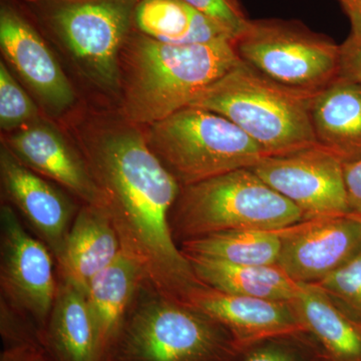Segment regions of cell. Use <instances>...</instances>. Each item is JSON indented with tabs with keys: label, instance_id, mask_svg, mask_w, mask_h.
Segmentation results:
<instances>
[{
	"label": "cell",
	"instance_id": "ac0fdd59",
	"mask_svg": "<svg viewBox=\"0 0 361 361\" xmlns=\"http://www.w3.org/2000/svg\"><path fill=\"white\" fill-rule=\"evenodd\" d=\"M47 361H99L96 327L87 296L61 279L47 327L40 336Z\"/></svg>",
	"mask_w": 361,
	"mask_h": 361
},
{
	"label": "cell",
	"instance_id": "8992f818",
	"mask_svg": "<svg viewBox=\"0 0 361 361\" xmlns=\"http://www.w3.org/2000/svg\"><path fill=\"white\" fill-rule=\"evenodd\" d=\"M303 222L291 202L251 168L180 187L170 223L176 243L229 230L287 229Z\"/></svg>",
	"mask_w": 361,
	"mask_h": 361
},
{
	"label": "cell",
	"instance_id": "603a6c76",
	"mask_svg": "<svg viewBox=\"0 0 361 361\" xmlns=\"http://www.w3.org/2000/svg\"><path fill=\"white\" fill-rule=\"evenodd\" d=\"M282 232L275 230H229L182 242L184 255L215 259L237 265H277Z\"/></svg>",
	"mask_w": 361,
	"mask_h": 361
},
{
	"label": "cell",
	"instance_id": "e0dca14e",
	"mask_svg": "<svg viewBox=\"0 0 361 361\" xmlns=\"http://www.w3.org/2000/svg\"><path fill=\"white\" fill-rule=\"evenodd\" d=\"M290 304L322 361H361V323L317 285L299 284Z\"/></svg>",
	"mask_w": 361,
	"mask_h": 361
},
{
	"label": "cell",
	"instance_id": "6da1fadb",
	"mask_svg": "<svg viewBox=\"0 0 361 361\" xmlns=\"http://www.w3.org/2000/svg\"><path fill=\"white\" fill-rule=\"evenodd\" d=\"M66 127L103 194V211L122 250L144 272V284L187 305L192 292L205 284L171 229L180 185L149 148L144 127L120 111L80 114L71 116Z\"/></svg>",
	"mask_w": 361,
	"mask_h": 361
},
{
	"label": "cell",
	"instance_id": "4316f807",
	"mask_svg": "<svg viewBox=\"0 0 361 361\" xmlns=\"http://www.w3.org/2000/svg\"><path fill=\"white\" fill-rule=\"evenodd\" d=\"M189 6L224 28L236 39L248 26L251 20L238 0H184Z\"/></svg>",
	"mask_w": 361,
	"mask_h": 361
},
{
	"label": "cell",
	"instance_id": "3957f363",
	"mask_svg": "<svg viewBox=\"0 0 361 361\" xmlns=\"http://www.w3.org/2000/svg\"><path fill=\"white\" fill-rule=\"evenodd\" d=\"M92 89L118 99L121 52L140 0H13Z\"/></svg>",
	"mask_w": 361,
	"mask_h": 361
},
{
	"label": "cell",
	"instance_id": "f546056e",
	"mask_svg": "<svg viewBox=\"0 0 361 361\" xmlns=\"http://www.w3.org/2000/svg\"><path fill=\"white\" fill-rule=\"evenodd\" d=\"M0 361H47V355L40 344L26 342L4 346Z\"/></svg>",
	"mask_w": 361,
	"mask_h": 361
},
{
	"label": "cell",
	"instance_id": "44dd1931",
	"mask_svg": "<svg viewBox=\"0 0 361 361\" xmlns=\"http://www.w3.org/2000/svg\"><path fill=\"white\" fill-rule=\"evenodd\" d=\"M134 30L164 44L187 45L235 40L184 0H140L135 6Z\"/></svg>",
	"mask_w": 361,
	"mask_h": 361
},
{
	"label": "cell",
	"instance_id": "d6986e66",
	"mask_svg": "<svg viewBox=\"0 0 361 361\" xmlns=\"http://www.w3.org/2000/svg\"><path fill=\"white\" fill-rule=\"evenodd\" d=\"M142 283V268L123 251L90 281L85 296L96 327L99 361L118 336Z\"/></svg>",
	"mask_w": 361,
	"mask_h": 361
},
{
	"label": "cell",
	"instance_id": "277c9868",
	"mask_svg": "<svg viewBox=\"0 0 361 361\" xmlns=\"http://www.w3.org/2000/svg\"><path fill=\"white\" fill-rule=\"evenodd\" d=\"M316 92L279 84L240 59L190 106L225 116L266 156H283L318 145L311 118Z\"/></svg>",
	"mask_w": 361,
	"mask_h": 361
},
{
	"label": "cell",
	"instance_id": "30bf717a",
	"mask_svg": "<svg viewBox=\"0 0 361 361\" xmlns=\"http://www.w3.org/2000/svg\"><path fill=\"white\" fill-rule=\"evenodd\" d=\"M251 169L268 186L296 206L303 221L350 213L343 161L322 145L288 155L266 157Z\"/></svg>",
	"mask_w": 361,
	"mask_h": 361
},
{
	"label": "cell",
	"instance_id": "8fae6325",
	"mask_svg": "<svg viewBox=\"0 0 361 361\" xmlns=\"http://www.w3.org/2000/svg\"><path fill=\"white\" fill-rule=\"evenodd\" d=\"M0 49L47 116H66L75 108V87L47 40L13 0L0 2Z\"/></svg>",
	"mask_w": 361,
	"mask_h": 361
},
{
	"label": "cell",
	"instance_id": "1f68e13d",
	"mask_svg": "<svg viewBox=\"0 0 361 361\" xmlns=\"http://www.w3.org/2000/svg\"></svg>",
	"mask_w": 361,
	"mask_h": 361
},
{
	"label": "cell",
	"instance_id": "ffe728a7",
	"mask_svg": "<svg viewBox=\"0 0 361 361\" xmlns=\"http://www.w3.org/2000/svg\"><path fill=\"white\" fill-rule=\"evenodd\" d=\"M316 140L342 161L361 159V84L337 78L311 106Z\"/></svg>",
	"mask_w": 361,
	"mask_h": 361
},
{
	"label": "cell",
	"instance_id": "7a4b0ae2",
	"mask_svg": "<svg viewBox=\"0 0 361 361\" xmlns=\"http://www.w3.org/2000/svg\"><path fill=\"white\" fill-rule=\"evenodd\" d=\"M240 61L234 40L164 44L133 30L121 52L120 113L147 127L189 106Z\"/></svg>",
	"mask_w": 361,
	"mask_h": 361
},
{
	"label": "cell",
	"instance_id": "484cf974",
	"mask_svg": "<svg viewBox=\"0 0 361 361\" xmlns=\"http://www.w3.org/2000/svg\"><path fill=\"white\" fill-rule=\"evenodd\" d=\"M237 361H322L319 351L306 334L274 337L248 346Z\"/></svg>",
	"mask_w": 361,
	"mask_h": 361
},
{
	"label": "cell",
	"instance_id": "ba28073f",
	"mask_svg": "<svg viewBox=\"0 0 361 361\" xmlns=\"http://www.w3.org/2000/svg\"><path fill=\"white\" fill-rule=\"evenodd\" d=\"M243 63L293 89L318 92L338 78L341 47L295 20H250L234 40Z\"/></svg>",
	"mask_w": 361,
	"mask_h": 361
},
{
	"label": "cell",
	"instance_id": "9c48e42d",
	"mask_svg": "<svg viewBox=\"0 0 361 361\" xmlns=\"http://www.w3.org/2000/svg\"><path fill=\"white\" fill-rule=\"evenodd\" d=\"M0 231L1 303L39 330L40 341L59 291L51 251L26 231L6 202L0 209Z\"/></svg>",
	"mask_w": 361,
	"mask_h": 361
},
{
	"label": "cell",
	"instance_id": "2e32d148",
	"mask_svg": "<svg viewBox=\"0 0 361 361\" xmlns=\"http://www.w3.org/2000/svg\"><path fill=\"white\" fill-rule=\"evenodd\" d=\"M120 239L101 209L84 205L78 210L56 262L61 279L87 293V287L122 252Z\"/></svg>",
	"mask_w": 361,
	"mask_h": 361
},
{
	"label": "cell",
	"instance_id": "4fadbf2b",
	"mask_svg": "<svg viewBox=\"0 0 361 361\" xmlns=\"http://www.w3.org/2000/svg\"><path fill=\"white\" fill-rule=\"evenodd\" d=\"M1 144L26 167L61 185L84 205L104 210L103 194L70 135L44 116L20 130L2 134Z\"/></svg>",
	"mask_w": 361,
	"mask_h": 361
},
{
	"label": "cell",
	"instance_id": "52a82bcc",
	"mask_svg": "<svg viewBox=\"0 0 361 361\" xmlns=\"http://www.w3.org/2000/svg\"><path fill=\"white\" fill-rule=\"evenodd\" d=\"M144 130L149 148L180 187L255 167L267 157L231 121L198 106H186Z\"/></svg>",
	"mask_w": 361,
	"mask_h": 361
},
{
	"label": "cell",
	"instance_id": "d4e9b609",
	"mask_svg": "<svg viewBox=\"0 0 361 361\" xmlns=\"http://www.w3.org/2000/svg\"><path fill=\"white\" fill-rule=\"evenodd\" d=\"M315 285L353 319L361 323V249L348 262Z\"/></svg>",
	"mask_w": 361,
	"mask_h": 361
},
{
	"label": "cell",
	"instance_id": "9a60e30c",
	"mask_svg": "<svg viewBox=\"0 0 361 361\" xmlns=\"http://www.w3.org/2000/svg\"><path fill=\"white\" fill-rule=\"evenodd\" d=\"M187 305L221 323L242 349L274 337L306 334L290 302L235 295L205 284L192 292Z\"/></svg>",
	"mask_w": 361,
	"mask_h": 361
},
{
	"label": "cell",
	"instance_id": "5b68a950",
	"mask_svg": "<svg viewBox=\"0 0 361 361\" xmlns=\"http://www.w3.org/2000/svg\"><path fill=\"white\" fill-rule=\"evenodd\" d=\"M242 351L221 323L142 283L103 361H237Z\"/></svg>",
	"mask_w": 361,
	"mask_h": 361
},
{
	"label": "cell",
	"instance_id": "83f0119b",
	"mask_svg": "<svg viewBox=\"0 0 361 361\" xmlns=\"http://www.w3.org/2000/svg\"><path fill=\"white\" fill-rule=\"evenodd\" d=\"M341 47L338 78L361 84V39H348Z\"/></svg>",
	"mask_w": 361,
	"mask_h": 361
},
{
	"label": "cell",
	"instance_id": "4dcf8cb0",
	"mask_svg": "<svg viewBox=\"0 0 361 361\" xmlns=\"http://www.w3.org/2000/svg\"><path fill=\"white\" fill-rule=\"evenodd\" d=\"M350 21L351 32L348 39H361V0H339Z\"/></svg>",
	"mask_w": 361,
	"mask_h": 361
},
{
	"label": "cell",
	"instance_id": "f1b7e54d",
	"mask_svg": "<svg viewBox=\"0 0 361 361\" xmlns=\"http://www.w3.org/2000/svg\"><path fill=\"white\" fill-rule=\"evenodd\" d=\"M343 173L349 210L361 217V159L344 161Z\"/></svg>",
	"mask_w": 361,
	"mask_h": 361
},
{
	"label": "cell",
	"instance_id": "5bb4252c",
	"mask_svg": "<svg viewBox=\"0 0 361 361\" xmlns=\"http://www.w3.org/2000/svg\"><path fill=\"white\" fill-rule=\"evenodd\" d=\"M0 179L6 200L20 211L58 260L75 220L73 202L58 187L23 165L2 144Z\"/></svg>",
	"mask_w": 361,
	"mask_h": 361
},
{
	"label": "cell",
	"instance_id": "7c38bea8",
	"mask_svg": "<svg viewBox=\"0 0 361 361\" xmlns=\"http://www.w3.org/2000/svg\"><path fill=\"white\" fill-rule=\"evenodd\" d=\"M361 249V217L353 213L303 221L284 229L277 265L299 284L318 283Z\"/></svg>",
	"mask_w": 361,
	"mask_h": 361
},
{
	"label": "cell",
	"instance_id": "7402d4cb",
	"mask_svg": "<svg viewBox=\"0 0 361 361\" xmlns=\"http://www.w3.org/2000/svg\"><path fill=\"white\" fill-rule=\"evenodd\" d=\"M186 257L204 284L226 293L291 302L299 290V284L278 265H237L215 259Z\"/></svg>",
	"mask_w": 361,
	"mask_h": 361
},
{
	"label": "cell",
	"instance_id": "cb8c5ba5",
	"mask_svg": "<svg viewBox=\"0 0 361 361\" xmlns=\"http://www.w3.org/2000/svg\"><path fill=\"white\" fill-rule=\"evenodd\" d=\"M39 106L21 87L6 61H0V128L2 134L20 130L42 118Z\"/></svg>",
	"mask_w": 361,
	"mask_h": 361
}]
</instances>
